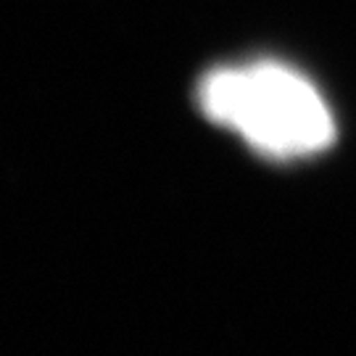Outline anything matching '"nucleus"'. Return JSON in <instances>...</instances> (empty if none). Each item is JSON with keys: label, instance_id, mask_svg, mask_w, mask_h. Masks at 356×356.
<instances>
[{"label": "nucleus", "instance_id": "1", "mask_svg": "<svg viewBox=\"0 0 356 356\" xmlns=\"http://www.w3.org/2000/svg\"><path fill=\"white\" fill-rule=\"evenodd\" d=\"M198 106L272 159L314 156L335 138V119L319 90L275 61L214 69L198 85Z\"/></svg>", "mask_w": 356, "mask_h": 356}]
</instances>
